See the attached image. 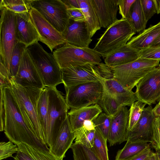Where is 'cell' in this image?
I'll use <instances>...</instances> for the list:
<instances>
[{
	"instance_id": "obj_15",
	"label": "cell",
	"mask_w": 160,
	"mask_h": 160,
	"mask_svg": "<svg viewBox=\"0 0 160 160\" xmlns=\"http://www.w3.org/2000/svg\"><path fill=\"white\" fill-rule=\"evenodd\" d=\"M151 106L145 108L141 117L134 128L127 132V141L131 142H152L153 121L155 116Z\"/></svg>"
},
{
	"instance_id": "obj_17",
	"label": "cell",
	"mask_w": 160,
	"mask_h": 160,
	"mask_svg": "<svg viewBox=\"0 0 160 160\" xmlns=\"http://www.w3.org/2000/svg\"><path fill=\"white\" fill-rule=\"evenodd\" d=\"M129 115L128 108L122 107L112 117L107 140L110 146L127 141Z\"/></svg>"
},
{
	"instance_id": "obj_35",
	"label": "cell",
	"mask_w": 160,
	"mask_h": 160,
	"mask_svg": "<svg viewBox=\"0 0 160 160\" xmlns=\"http://www.w3.org/2000/svg\"><path fill=\"white\" fill-rule=\"evenodd\" d=\"M74 132L75 143L82 144L90 148L92 147L95 129L89 130L82 127Z\"/></svg>"
},
{
	"instance_id": "obj_28",
	"label": "cell",
	"mask_w": 160,
	"mask_h": 160,
	"mask_svg": "<svg viewBox=\"0 0 160 160\" xmlns=\"http://www.w3.org/2000/svg\"><path fill=\"white\" fill-rule=\"evenodd\" d=\"M130 24L136 32H140L145 29L146 22L142 7L141 0H135L130 11Z\"/></svg>"
},
{
	"instance_id": "obj_23",
	"label": "cell",
	"mask_w": 160,
	"mask_h": 160,
	"mask_svg": "<svg viewBox=\"0 0 160 160\" xmlns=\"http://www.w3.org/2000/svg\"><path fill=\"white\" fill-rule=\"evenodd\" d=\"M102 111L98 104L78 109H71L68 114L72 131L75 132L82 127L85 120L93 121Z\"/></svg>"
},
{
	"instance_id": "obj_3",
	"label": "cell",
	"mask_w": 160,
	"mask_h": 160,
	"mask_svg": "<svg viewBox=\"0 0 160 160\" xmlns=\"http://www.w3.org/2000/svg\"><path fill=\"white\" fill-rule=\"evenodd\" d=\"M45 87L52 88L63 83L62 69L53 54L46 52L36 42L26 49Z\"/></svg>"
},
{
	"instance_id": "obj_13",
	"label": "cell",
	"mask_w": 160,
	"mask_h": 160,
	"mask_svg": "<svg viewBox=\"0 0 160 160\" xmlns=\"http://www.w3.org/2000/svg\"><path fill=\"white\" fill-rule=\"evenodd\" d=\"M138 100L148 106L160 99V68L157 67L142 78L136 86Z\"/></svg>"
},
{
	"instance_id": "obj_20",
	"label": "cell",
	"mask_w": 160,
	"mask_h": 160,
	"mask_svg": "<svg viewBox=\"0 0 160 160\" xmlns=\"http://www.w3.org/2000/svg\"><path fill=\"white\" fill-rule=\"evenodd\" d=\"M103 90L112 95L122 107L130 106L138 101L135 92L126 89L113 78H105L98 75Z\"/></svg>"
},
{
	"instance_id": "obj_2",
	"label": "cell",
	"mask_w": 160,
	"mask_h": 160,
	"mask_svg": "<svg viewBox=\"0 0 160 160\" xmlns=\"http://www.w3.org/2000/svg\"><path fill=\"white\" fill-rule=\"evenodd\" d=\"M10 86L25 122L40 141L46 144L37 109L38 101L43 89L22 87L12 78L10 79Z\"/></svg>"
},
{
	"instance_id": "obj_11",
	"label": "cell",
	"mask_w": 160,
	"mask_h": 160,
	"mask_svg": "<svg viewBox=\"0 0 160 160\" xmlns=\"http://www.w3.org/2000/svg\"><path fill=\"white\" fill-rule=\"evenodd\" d=\"M105 64L87 63L71 65L62 68V80L65 89L88 82L99 80Z\"/></svg>"
},
{
	"instance_id": "obj_36",
	"label": "cell",
	"mask_w": 160,
	"mask_h": 160,
	"mask_svg": "<svg viewBox=\"0 0 160 160\" xmlns=\"http://www.w3.org/2000/svg\"><path fill=\"white\" fill-rule=\"evenodd\" d=\"M20 143L34 160H60L50 151L38 149L25 143Z\"/></svg>"
},
{
	"instance_id": "obj_46",
	"label": "cell",
	"mask_w": 160,
	"mask_h": 160,
	"mask_svg": "<svg viewBox=\"0 0 160 160\" xmlns=\"http://www.w3.org/2000/svg\"><path fill=\"white\" fill-rule=\"evenodd\" d=\"M153 153L150 146L130 160H145L149 157Z\"/></svg>"
},
{
	"instance_id": "obj_29",
	"label": "cell",
	"mask_w": 160,
	"mask_h": 160,
	"mask_svg": "<svg viewBox=\"0 0 160 160\" xmlns=\"http://www.w3.org/2000/svg\"><path fill=\"white\" fill-rule=\"evenodd\" d=\"M27 47L24 44L18 42L12 52L9 66L10 79L14 78L18 72L22 57Z\"/></svg>"
},
{
	"instance_id": "obj_39",
	"label": "cell",
	"mask_w": 160,
	"mask_h": 160,
	"mask_svg": "<svg viewBox=\"0 0 160 160\" xmlns=\"http://www.w3.org/2000/svg\"><path fill=\"white\" fill-rule=\"evenodd\" d=\"M139 57L160 61V46H150L139 50Z\"/></svg>"
},
{
	"instance_id": "obj_22",
	"label": "cell",
	"mask_w": 160,
	"mask_h": 160,
	"mask_svg": "<svg viewBox=\"0 0 160 160\" xmlns=\"http://www.w3.org/2000/svg\"><path fill=\"white\" fill-rule=\"evenodd\" d=\"M139 57V50L127 44L103 58L107 66L113 68L131 62Z\"/></svg>"
},
{
	"instance_id": "obj_49",
	"label": "cell",
	"mask_w": 160,
	"mask_h": 160,
	"mask_svg": "<svg viewBox=\"0 0 160 160\" xmlns=\"http://www.w3.org/2000/svg\"><path fill=\"white\" fill-rule=\"evenodd\" d=\"M152 111L155 117L160 116V106H155L152 109Z\"/></svg>"
},
{
	"instance_id": "obj_47",
	"label": "cell",
	"mask_w": 160,
	"mask_h": 160,
	"mask_svg": "<svg viewBox=\"0 0 160 160\" xmlns=\"http://www.w3.org/2000/svg\"><path fill=\"white\" fill-rule=\"evenodd\" d=\"M67 7L68 9L72 8H80L78 0H62Z\"/></svg>"
},
{
	"instance_id": "obj_40",
	"label": "cell",
	"mask_w": 160,
	"mask_h": 160,
	"mask_svg": "<svg viewBox=\"0 0 160 160\" xmlns=\"http://www.w3.org/2000/svg\"><path fill=\"white\" fill-rule=\"evenodd\" d=\"M152 142L151 144L156 151H160V116L154 118Z\"/></svg>"
},
{
	"instance_id": "obj_30",
	"label": "cell",
	"mask_w": 160,
	"mask_h": 160,
	"mask_svg": "<svg viewBox=\"0 0 160 160\" xmlns=\"http://www.w3.org/2000/svg\"><path fill=\"white\" fill-rule=\"evenodd\" d=\"M97 104L103 112L111 116L116 114L122 107L114 97L104 90L101 97Z\"/></svg>"
},
{
	"instance_id": "obj_53",
	"label": "cell",
	"mask_w": 160,
	"mask_h": 160,
	"mask_svg": "<svg viewBox=\"0 0 160 160\" xmlns=\"http://www.w3.org/2000/svg\"><path fill=\"white\" fill-rule=\"evenodd\" d=\"M159 160H160V151H157L156 152Z\"/></svg>"
},
{
	"instance_id": "obj_44",
	"label": "cell",
	"mask_w": 160,
	"mask_h": 160,
	"mask_svg": "<svg viewBox=\"0 0 160 160\" xmlns=\"http://www.w3.org/2000/svg\"><path fill=\"white\" fill-rule=\"evenodd\" d=\"M18 151L13 157L15 160H34L32 156L23 147L20 143L17 145Z\"/></svg>"
},
{
	"instance_id": "obj_41",
	"label": "cell",
	"mask_w": 160,
	"mask_h": 160,
	"mask_svg": "<svg viewBox=\"0 0 160 160\" xmlns=\"http://www.w3.org/2000/svg\"><path fill=\"white\" fill-rule=\"evenodd\" d=\"M142 10L147 22L155 14L157 11L154 0H141Z\"/></svg>"
},
{
	"instance_id": "obj_14",
	"label": "cell",
	"mask_w": 160,
	"mask_h": 160,
	"mask_svg": "<svg viewBox=\"0 0 160 160\" xmlns=\"http://www.w3.org/2000/svg\"><path fill=\"white\" fill-rule=\"evenodd\" d=\"M12 78L17 83L23 87L41 89L45 88L26 50L22 57L16 77Z\"/></svg>"
},
{
	"instance_id": "obj_45",
	"label": "cell",
	"mask_w": 160,
	"mask_h": 160,
	"mask_svg": "<svg viewBox=\"0 0 160 160\" xmlns=\"http://www.w3.org/2000/svg\"><path fill=\"white\" fill-rule=\"evenodd\" d=\"M1 89V98H0V131L1 132L4 131V108L3 98V91L2 88Z\"/></svg>"
},
{
	"instance_id": "obj_31",
	"label": "cell",
	"mask_w": 160,
	"mask_h": 160,
	"mask_svg": "<svg viewBox=\"0 0 160 160\" xmlns=\"http://www.w3.org/2000/svg\"><path fill=\"white\" fill-rule=\"evenodd\" d=\"M32 0H1L0 9H6L15 13L29 12L32 8Z\"/></svg>"
},
{
	"instance_id": "obj_10",
	"label": "cell",
	"mask_w": 160,
	"mask_h": 160,
	"mask_svg": "<svg viewBox=\"0 0 160 160\" xmlns=\"http://www.w3.org/2000/svg\"><path fill=\"white\" fill-rule=\"evenodd\" d=\"M31 6L62 34L70 18L68 8L62 0H32Z\"/></svg>"
},
{
	"instance_id": "obj_21",
	"label": "cell",
	"mask_w": 160,
	"mask_h": 160,
	"mask_svg": "<svg viewBox=\"0 0 160 160\" xmlns=\"http://www.w3.org/2000/svg\"><path fill=\"white\" fill-rule=\"evenodd\" d=\"M101 28H107L118 19L119 0H91Z\"/></svg>"
},
{
	"instance_id": "obj_37",
	"label": "cell",
	"mask_w": 160,
	"mask_h": 160,
	"mask_svg": "<svg viewBox=\"0 0 160 160\" xmlns=\"http://www.w3.org/2000/svg\"><path fill=\"white\" fill-rule=\"evenodd\" d=\"M112 117L102 112L92 121L95 128L100 131L107 140Z\"/></svg>"
},
{
	"instance_id": "obj_32",
	"label": "cell",
	"mask_w": 160,
	"mask_h": 160,
	"mask_svg": "<svg viewBox=\"0 0 160 160\" xmlns=\"http://www.w3.org/2000/svg\"><path fill=\"white\" fill-rule=\"evenodd\" d=\"M107 141L100 131L95 128L94 143L90 149L100 160H109Z\"/></svg>"
},
{
	"instance_id": "obj_24",
	"label": "cell",
	"mask_w": 160,
	"mask_h": 160,
	"mask_svg": "<svg viewBox=\"0 0 160 160\" xmlns=\"http://www.w3.org/2000/svg\"><path fill=\"white\" fill-rule=\"evenodd\" d=\"M159 37L160 22L132 37L127 44L133 48L139 50L151 46Z\"/></svg>"
},
{
	"instance_id": "obj_18",
	"label": "cell",
	"mask_w": 160,
	"mask_h": 160,
	"mask_svg": "<svg viewBox=\"0 0 160 160\" xmlns=\"http://www.w3.org/2000/svg\"><path fill=\"white\" fill-rule=\"evenodd\" d=\"M62 35L66 42L80 48H89L92 41L85 22H78L71 19Z\"/></svg>"
},
{
	"instance_id": "obj_42",
	"label": "cell",
	"mask_w": 160,
	"mask_h": 160,
	"mask_svg": "<svg viewBox=\"0 0 160 160\" xmlns=\"http://www.w3.org/2000/svg\"><path fill=\"white\" fill-rule=\"evenodd\" d=\"M135 0H119L118 3L119 13L122 18L126 19L130 23V11L132 5Z\"/></svg>"
},
{
	"instance_id": "obj_38",
	"label": "cell",
	"mask_w": 160,
	"mask_h": 160,
	"mask_svg": "<svg viewBox=\"0 0 160 160\" xmlns=\"http://www.w3.org/2000/svg\"><path fill=\"white\" fill-rule=\"evenodd\" d=\"M18 151L17 145L11 141L0 142V160L12 157V154Z\"/></svg>"
},
{
	"instance_id": "obj_19",
	"label": "cell",
	"mask_w": 160,
	"mask_h": 160,
	"mask_svg": "<svg viewBox=\"0 0 160 160\" xmlns=\"http://www.w3.org/2000/svg\"><path fill=\"white\" fill-rule=\"evenodd\" d=\"M75 132L72 131L68 117L61 126L51 147L50 151L60 160H63L65 153L75 139Z\"/></svg>"
},
{
	"instance_id": "obj_16",
	"label": "cell",
	"mask_w": 160,
	"mask_h": 160,
	"mask_svg": "<svg viewBox=\"0 0 160 160\" xmlns=\"http://www.w3.org/2000/svg\"><path fill=\"white\" fill-rule=\"evenodd\" d=\"M15 27L17 41L27 47L39 41V35L31 20L29 12L16 13Z\"/></svg>"
},
{
	"instance_id": "obj_52",
	"label": "cell",
	"mask_w": 160,
	"mask_h": 160,
	"mask_svg": "<svg viewBox=\"0 0 160 160\" xmlns=\"http://www.w3.org/2000/svg\"><path fill=\"white\" fill-rule=\"evenodd\" d=\"M149 160H159L156 152H153L150 156Z\"/></svg>"
},
{
	"instance_id": "obj_12",
	"label": "cell",
	"mask_w": 160,
	"mask_h": 160,
	"mask_svg": "<svg viewBox=\"0 0 160 160\" xmlns=\"http://www.w3.org/2000/svg\"><path fill=\"white\" fill-rule=\"evenodd\" d=\"M29 12L31 20L39 35V41L45 44L52 52L53 49L66 42L62 34L57 31L37 10L32 8Z\"/></svg>"
},
{
	"instance_id": "obj_25",
	"label": "cell",
	"mask_w": 160,
	"mask_h": 160,
	"mask_svg": "<svg viewBox=\"0 0 160 160\" xmlns=\"http://www.w3.org/2000/svg\"><path fill=\"white\" fill-rule=\"evenodd\" d=\"M78 2L84 15L87 28L92 38L101 28L92 1L78 0Z\"/></svg>"
},
{
	"instance_id": "obj_26",
	"label": "cell",
	"mask_w": 160,
	"mask_h": 160,
	"mask_svg": "<svg viewBox=\"0 0 160 160\" xmlns=\"http://www.w3.org/2000/svg\"><path fill=\"white\" fill-rule=\"evenodd\" d=\"M150 146L146 142L127 141L124 147L117 152L115 160H130Z\"/></svg>"
},
{
	"instance_id": "obj_6",
	"label": "cell",
	"mask_w": 160,
	"mask_h": 160,
	"mask_svg": "<svg viewBox=\"0 0 160 160\" xmlns=\"http://www.w3.org/2000/svg\"><path fill=\"white\" fill-rule=\"evenodd\" d=\"M46 87L48 95V123L45 142L50 148L68 117L69 108L61 92L56 87Z\"/></svg>"
},
{
	"instance_id": "obj_56",
	"label": "cell",
	"mask_w": 160,
	"mask_h": 160,
	"mask_svg": "<svg viewBox=\"0 0 160 160\" xmlns=\"http://www.w3.org/2000/svg\"><path fill=\"white\" fill-rule=\"evenodd\" d=\"M158 67L160 68V63L159 64V65H158Z\"/></svg>"
},
{
	"instance_id": "obj_5",
	"label": "cell",
	"mask_w": 160,
	"mask_h": 160,
	"mask_svg": "<svg viewBox=\"0 0 160 160\" xmlns=\"http://www.w3.org/2000/svg\"><path fill=\"white\" fill-rule=\"evenodd\" d=\"M160 61L139 57L131 62L110 68L112 78L126 89L132 90L142 78L158 66Z\"/></svg>"
},
{
	"instance_id": "obj_33",
	"label": "cell",
	"mask_w": 160,
	"mask_h": 160,
	"mask_svg": "<svg viewBox=\"0 0 160 160\" xmlns=\"http://www.w3.org/2000/svg\"><path fill=\"white\" fill-rule=\"evenodd\" d=\"M70 148L73 160H100L90 148L82 144L73 143Z\"/></svg>"
},
{
	"instance_id": "obj_4",
	"label": "cell",
	"mask_w": 160,
	"mask_h": 160,
	"mask_svg": "<svg viewBox=\"0 0 160 160\" xmlns=\"http://www.w3.org/2000/svg\"><path fill=\"white\" fill-rule=\"evenodd\" d=\"M136 32L126 19H118L107 28L93 49L104 57L127 44Z\"/></svg>"
},
{
	"instance_id": "obj_54",
	"label": "cell",
	"mask_w": 160,
	"mask_h": 160,
	"mask_svg": "<svg viewBox=\"0 0 160 160\" xmlns=\"http://www.w3.org/2000/svg\"><path fill=\"white\" fill-rule=\"evenodd\" d=\"M159 106H160V99L158 101V103L155 106L157 107Z\"/></svg>"
},
{
	"instance_id": "obj_43",
	"label": "cell",
	"mask_w": 160,
	"mask_h": 160,
	"mask_svg": "<svg viewBox=\"0 0 160 160\" xmlns=\"http://www.w3.org/2000/svg\"><path fill=\"white\" fill-rule=\"evenodd\" d=\"M68 12L70 19L78 22H85L84 15L80 8H68Z\"/></svg>"
},
{
	"instance_id": "obj_50",
	"label": "cell",
	"mask_w": 160,
	"mask_h": 160,
	"mask_svg": "<svg viewBox=\"0 0 160 160\" xmlns=\"http://www.w3.org/2000/svg\"><path fill=\"white\" fill-rule=\"evenodd\" d=\"M157 11V13H160V0H154Z\"/></svg>"
},
{
	"instance_id": "obj_8",
	"label": "cell",
	"mask_w": 160,
	"mask_h": 160,
	"mask_svg": "<svg viewBox=\"0 0 160 160\" xmlns=\"http://www.w3.org/2000/svg\"><path fill=\"white\" fill-rule=\"evenodd\" d=\"M66 101L69 108L78 109L97 104L103 91L100 80L84 83L66 89Z\"/></svg>"
},
{
	"instance_id": "obj_34",
	"label": "cell",
	"mask_w": 160,
	"mask_h": 160,
	"mask_svg": "<svg viewBox=\"0 0 160 160\" xmlns=\"http://www.w3.org/2000/svg\"><path fill=\"white\" fill-rule=\"evenodd\" d=\"M146 104L139 101H137L130 106L128 127V131H131L140 119Z\"/></svg>"
},
{
	"instance_id": "obj_48",
	"label": "cell",
	"mask_w": 160,
	"mask_h": 160,
	"mask_svg": "<svg viewBox=\"0 0 160 160\" xmlns=\"http://www.w3.org/2000/svg\"><path fill=\"white\" fill-rule=\"evenodd\" d=\"M82 127L89 130L95 129V127L93 121L89 120H85L83 123Z\"/></svg>"
},
{
	"instance_id": "obj_27",
	"label": "cell",
	"mask_w": 160,
	"mask_h": 160,
	"mask_svg": "<svg viewBox=\"0 0 160 160\" xmlns=\"http://www.w3.org/2000/svg\"><path fill=\"white\" fill-rule=\"evenodd\" d=\"M37 109L45 141L48 123V95L46 87L42 90L38 102Z\"/></svg>"
},
{
	"instance_id": "obj_55",
	"label": "cell",
	"mask_w": 160,
	"mask_h": 160,
	"mask_svg": "<svg viewBox=\"0 0 160 160\" xmlns=\"http://www.w3.org/2000/svg\"><path fill=\"white\" fill-rule=\"evenodd\" d=\"M150 157H149L147 159H146V160H149V158H150Z\"/></svg>"
},
{
	"instance_id": "obj_1",
	"label": "cell",
	"mask_w": 160,
	"mask_h": 160,
	"mask_svg": "<svg viewBox=\"0 0 160 160\" xmlns=\"http://www.w3.org/2000/svg\"><path fill=\"white\" fill-rule=\"evenodd\" d=\"M2 88L4 108V133L9 141L17 145L26 143L35 148L50 151L24 120L10 85Z\"/></svg>"
},
{
	"instance_id": "obj_51",
	"label": "cell",
	"mask_w": 160,
	"mask_h": 160,
	"mask_svg": "<svg viewBox=\"0 0 160 160\" xmlns=\"http://www.w3.org/2000/svg\"><path fill=\"white\" fill-rule=\"evenodd\" d=\"M151 46H160V37L153 42Z\"/></svg>"
},
{
	"instance_id": "obj_9",
	"label": "cell",
	"mask_w": 160,
	"mask_h": 160,
	"mask_svg": "<svg viewBox=\"0 0 160 160\" xmlns=\"http://www.w3.org/2000/svg\"><path fill=\"white\" fill-rule=\"evenodd\" d=\"M0 10V60L4 64L9 75L12 54L18 42L15 32L16 13L6 9Z\"/></svg>"
},
{
	"instance_id": "obj_7",
	"label": "cell",
	"mask_w": 160,
	"mask_h": 160,
	"mask_svg": "<svg viewBox=\"0 0 160 160\" xmlns=\"http://www.w3.org/2000/svg\"><path fill=\"white\" fill-rule=\"evenodd\" d=\"M52 54L62 69L71 65L102 62V56L93 49L78 48L67 42L53 51Z\"/></svg>"
}]
</instances>
